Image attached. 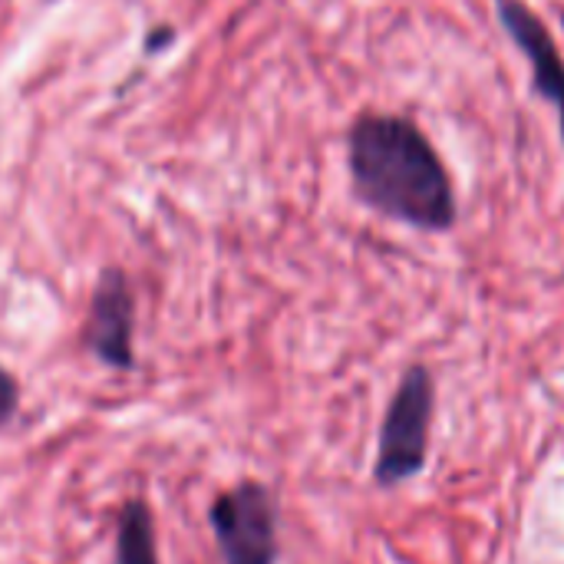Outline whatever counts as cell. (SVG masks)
<instances>
[{"instance_id":"6da1fadb","label":"cell","mask_w":564,"mask_h":564,"mask_svg":"<svg viewBox=\"0 0 564 564\" xmlns=\"http://www.w3.org/2000/svg\"><path fill=\"white\" fill-rule=\"evenodd\" d=\"M347 159L354 188L373 212L420 231L456 225L453 178L416 122L387 112L360 116L347 139Z\"/></svg>"},{"instance_id":"5b68a950","label":"cell","mask_w":564,"mask_h":564,"mask_svg":"<svg viewBox=\"0 0 564 564\" xmlns=\"http://www.w3.org/2000/svg\"><path fill=\"white\" fill-rule=\"evenodd\" d=\"M496 13H499L506 33L525 53V59L532 66L535 93L545 102L555 106L564 139V59L558 46H555V40H552V33H549V26L522 0H496Z\"/></svg>"},{"instance_id":"52a82bcc","label":"cell","mask_w":564,"mask_h":564,"mask_svg":"<svg viewBox=\"0 0 564 564\" xmlns=\"http://www.w3.org/2000/svg\"><path fill=\"white\" fill-rule=\"evenodd\" d=\"M17 400H20V390H17V380L0 367V426L13 416L17 410Z\"/></svg>"},{"instance_id":"ba28073f","label":"cell","mask_w":564,"mask_h":564,"mask_svg":"<svg viewBox=\"0 0 564 564\" xmlns=\"http://www.w3.org/2000/svg\"><path fill=\"white\" fill-rule=\"evenodd\" d=\"M562 23H564V13H562Z\"/></svg>"},{"instance_id":"8992f818","label":"cell","mask_w":564,"mask_h":564,"mask_svg":"<svg viewBox=\"0 0 564 564\" xmlns=\"http://www.w3.org/2000/svg\"><path fill=\"white\" fill-rule=\"evenodd\" d=\"M116 564H159L155 555V529L145 502L132 499L122 509L119 535H116Z\"/></svg>"},{"instance_id":"7a4b0ae2","label":"cell","mask_w":564,"mask_h":564,"mask_svg":"<svg viewBox=\"0 0 564 564\" xmlns=\"http://www.w3.org/2000/svg\"><path fill=\"white\" fill-rule=\"evenodd\" d=\"M436 406V383L426 367H410L387 406L373 479L380 489H397L416 479L430 453V426Z\"/></svg>"},{"instance_id":"3957f363","label":"cell","mask_w":564,"mask_h":564,"mask_svg":"<svg viewBox=\"0 0 564 564\" xmlns=\"http://www.w3.org/2000/svg\"><path fill=\"white\" fill-rule=\"evenodd\" d=\"M208 519L225 564L278 562V509L261 482H241L221 492Z\"/></svg>"},{"instance_id":"277c9868","label":"cell","mask_w":564,"mask_h":564,"mask_svg":"<svg viewBox=\"0 0 564 564\" xmlns=\"http://www.w3.org/2000/svg\"><path fill=\"white\" fill-rule=\"evenodd\" d=\"M132 294L119 271H106L96 284L89 317H86V347L109 367H132Z\"/></svg>"}]
</instances>
